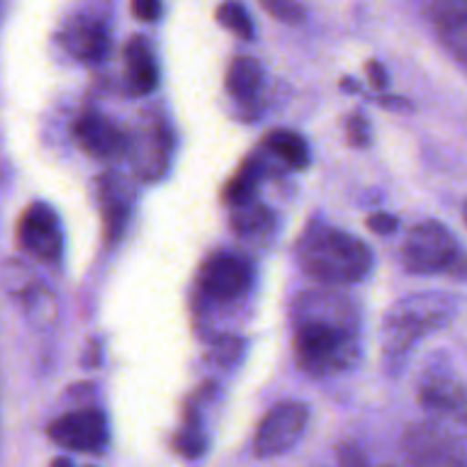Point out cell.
Here are the masks:
<instances>
[{
  "label": "cell",
  "mask_w": 467,
  "mask_h": 467,
  "mask_svg": "<svg viewBox=\"0 0 467 467\" xmlns=\"http://www.w3.org/2000/svg\"><path fill=\"white\" fill-rule=\"evenodd\" d=\"M301 265L313 281L324 285H347L369 276L374 255L358 237L336 228H319L306 235L301 244Z\"/></svg>",
  "instance_id": "obj_1"
},
{
  "label": "cell",
  "mask_w": 467,
  "mask_h": 467,
  "mask_svg": "<svg viewBox=\"0 0 467 467\" xmlns=\"http://www.w3.org/2000/svg\"><path fill=\"white\" fill-rule=\"evenodd\" d=\"M324 315L306 306L304 317L296 322L295 351L301 369L310 374H331L349 368L356 358V340L351 322L331 317L328 296H322Z\"/></svg>",
  "instance_id": "obj_2"
},
{
  "label": "cell",
  "mask_w": 467,
  "mask_h": 467,
  "mask_svg": "<svg viewBox=\"0 0 467 467\" xmlns=\"http://www.w3.org/2000/svg\"><path fill=\"white\" fill-rule=\"evenodd\" d=\"M401 260L410 274L450 272L459 260V242L445 223L424 222L406 237Z\"/></svg>",
  "instance_id": "obj_3"
},
{
  "label": "cell",
  "mask_w": 467,
  "mask_h": 467,
  "mask_svg": "<svg viewBox=\"0 0 467 467\" xmlns=\"http://www.w3.org/2000/svg\"><path fill=\"white\" fill-rule=\"evenodd\" d=\"M308 406L301 401H283L274 406L260 422L254 438V451L258 459H274L290 451L308 427Z\"/></svg>",
  "instance_id": "obj_4"
},
{
  "label": "cell",
  "mask_w": 467,
  "mask_h": 467,
  "mask_svg": "<svg viewBox=\"0 0 467 467\" xmlns=\"http://www.w3.org/2000/svg\"><path fill=\"white\" fill-rule=\"evenodd\" d=\"M46 433L62 450L91 456L103 454L109 441L105 415L94 409L59 415L46 427Z\"/></svg>",
  "instance_id": "obj_5"
},
{
  "label": "cell",
  "mask_w": 467,
  "mask_h": 467,
  "mask_svg": "<svg viewBox=\"0 0 467 467\" xmlns=\"http://www.w3.org/2000/svg\"><path fill=\"white\" fill-rule=\"evenodd\" d=\"M18 246L41 263L59 260L64 249V233L55 210L46 203H32L18 219Z\"/></svg>",
  "instance_id": "obj_6"
},
{
  "label": "cell",
  "mask_w": 467,
  "mask_h": 467,
  "mask_svg": "<svg viewBox=\"0 0 467 467\" xmlns=\"http://www.w3.org/2000/svg\"><path fill=\"white\" fill-rule=\"evenodd\" d=\"M254 283V269L244 258L233 254H217L203 265L199 285L213 301H233L244 295Z\"/></svg>",
  "instance_id": "obj_7"
},
{
  "label": "cell",
  "mask_w": 467,
  "mask_h": 467,
  "mask_svg": "<svg viewBox=\"0 0 467 467\" xmlns=\"http://www.w3.org/2000/svg\"><path fill=\"white\" fill-rule=\"evenodd\" d=\"M415 306H404L392 315L395 317L388 319L386 324V345L392 351H404L409 349L410 342H415L418 337H422L424 333L433 331L436 327H441L442 319H447L445 310H422L420 299L413 301Z\"/></svg>",
  "instance_id": "obj_8"
},
{
  "label": "cell",
  "mask_w": 467,
  "mask_h": 467,
  "mask_svg": "<svg viewBox=\"0 0 467 467\" xmlns=\"http://www.w3.org/2000/svg\"><path fill=\"white\" fill-rule=\"evenodd\" d=\"M78 146L91 158H109L126 149V137L121 128L114 126L108 117L99 112L82 114L73 128Z\"/></svg>",
  "instance_id": "obj_9"
},
{
  "label": "cell",
  "mask_w": 467,
  "mask_h": 467,
  "mask_svg": "<svg viewBox=\"0 0 467 467\" xmlns=\"http://www.w3.org/2000/svg\"><path fill=\"white\" fill-rule=\"evenodd\" d=\"M62 44L78 62L96 64L108 55L109 39L108 32L94 18H73L62 32Z\"/></svg>",
  "instance_id": "obj_10"
},
{
  "label": "cell",
  "mask_w": 467,
  "mask_h": 467,
  "mask_svg": "<svg viewBox=\"0 0 467 467\" xmlns=\"http://www.w3.org/2000/svg\"><path fill=\"white\" fill-rule=\"evenodd\" d=\"M126 76L128 87L135 96H149L160 80L153 50L144 36H132L126 44Z\"/></svg>",
  "instance_id": "obj_11"
},
{
  "label": "cell",
  "mask_w": 467,
  "mask_h": 467,
  "mask_svg": "<svg viewBox=\"0 0 467 467\" xmlns=\"http://www.w3.org/2000/svg\"><path fill=\"white\" fill-rule=\"evenodd\" d=\"M265 149L276 155L285 167L295 169V171H304L310 164L308 141L299 132L287 130V128H276V130L267 132L265 135Z\"/></svg>",
  "instance_id": "obj_12"
},
{
  "label": "cell",
  "mask_w": 467,
  "mask_h": 467,
  "mask_svg": "<svg viewBox=\"0 0 467 467\" xmlns=\"http://www.w3.org/2000/svg\"><path fill=\"white\" fill-rule=\"evenodd\" d=\"M263 67L251 55H237L226 71V91L237 100H251L263 87Z\"/></svg>",
  "instance_id": "obj_13"
},
{
  "label": "cell",
  "mask_w": 467,
  "mask_h": 467,
  "mask_svg": "<svg viewBox=\"0 0 467 467\" xmlns=\"http://www.w3.org/2000/svg\"><path fill=\"white\" fill-rule=\"evenodd\" d=\"M263 176H265V167L258 158L244 160V164L237 169L235 176H233L231 181L226 182V187H223L222 192L223 203L231 205V208H237V205L254 201V194L255 190H258Z\"/></svg>",
  "instance_id": "obj_14"
},
{
  "label": "cell",
  "mask_w": 467,
  "mask_h": 467,
  "mask_svg": "<svg viewBox=\"0 0 467 467\" xmlns=\"http://www.w3.org/2000/svg\"><path fill=\"white\" fill-rule=\"evenodd\" d=\"M467 0H441L438 7V27L442 32H450V46L463 50L465 46V27H467Z\"/></svg>",
  "instance_id": "obj_15"
},
{
  "label": "cell",
  "mask_w": 467,
  "mask_h": 467,
  "mask_svg": "<svg viewBox=\"0 0 467 467\" xmlns=\"http://www.w3.org/2000/svg\"><path fill=\"white\" fill-rule=\"evenodd\" d=\"M205 445H208V441H205L203 429H201L199 415L187 410L185 424H182L181 433H178L176 441H173V451H176L178 456H182V459L194 461L205 454Z\"/></svg>",
  "instance_id": "obj_16"
},
{
  "label": "cell",
  "mask_w": 467,
  "mask_h": 467,
  "mask_svg": "<svg viewBox=\"0 0 467 467\" xmlns=\"http://www.w3.org/2000/svg\"><path fill=\"white\" fill-rule=\"evenodd\" d=\"M237 213L233 214V226L240 235H258V233H265L267 228L274 226V214L272 210L265 208V205L254 203H242L237 205Z\"/></svg>",
  "instance_id": "obj_17"
},
{
  "label": "cell",
  "mask_w": 467,
  "mask_h": 467,
  "mask_svg": "<svg viewBox=\"0 0 467 467\" xmlns=\"http://www.w3.org/2000/svg\"><path fill=\"white\" fill-rule=\"evenodd\" d=\"M217 21L222 23L226 30H231L233 35H237L240 39L251 41L255 36L254 18L246 12V7L237 0H226L217 7Z\"/></svg>",
  "instance_id": "obj_18"
},
{
  "label": "cell",
  "mask_w": 467,
  "mask_h": 467,
  "mask_svg": "<svg viewBox=\"0 0 467 467\" xmlns=\"http://www.w3.org/2000/svg\"><path fill=\"white\" fill-rule=\"evenodd\" d=\"M260 5L269 16L287 26H299L306 21V9L296 0H260Z\"/></svg>",
  "instance_id": "obj_19"
},
{
  "label": "cell",
  "mask_w": 467,
  "mask_h": 467,
  "mask_svg": "<svg viewBox=\"0 0 467 467\" xmlns=\"http://www.w3.org/2000/svg\"><path fill=\"white\" fill-rule=\"evenodd\" d=\"M347 140L354 149H368L372 144V128L365 114L356 112L351 114L349 121H347Z\"/></svg>",
  "instance_id": "obj_20"
},
{
  "label": "cell",
  "mask_w": 467,
  "mask_h": 467,
  "mask_svg": "<svg viewBox=\"0 0 467 467\" xmlns=\"http://www.w3.org/2000/svg\"><path fill=\"white\" fill-rule=\"evenodd\" d=\"M135 18L144 23H153L162 16V0H130Z\"/></svg>",
  "instance_id": "obj_21"
},
{
  "label": "cell",
  "mask_w": 467,
  "mask_h": 467,
  "mask_svg": "<svg viewBox=\"0 0 467 467\" xmlns=\"http://www.w3.org/2000/svg\"><path fill=\"white\" fill-rule=\"evenodd\" d=\"M365 223H368L369 231L379 233V235H392V233L400 228V219L392 217V214H388V213L369 214L368 222H365Z\"/></svg>",
  "instance_id": "obj_22"
},
{
  "label": "cell",
  "mask_w": 467,
  "mask_h": 467,
  "mask_svg": "<svg viewBox=\"0 0 467 467\" xmlns=\"http://www.w3.org/2000/svg\"><path fill=\"white\" fill-rule=\"evenodd\" d=\"M337 461L342 465H363L368 463V456L351 442H342V445H337Z\"/></svg>",
  "instance_id": "obj_23"
},
{
  "label": "cell",
  "mask_w": 467,
  "mask_h": 467,
  "mask_svg": "<svg viewBox=\"0 0 467 467\" xmlns=\"http://www.w3.org/2000/svg\"><path fill=\"white\" fill-rule=\"evenodd\" d=\"M368 78H369V85L377 87V89H386L388 87V73H386V68H383L381 62L368 64Z\"/></svg>",
  "instance_id": "obj_24"
},
{
  "label": "cell",
  "mask_w": 467,
  "mask_h": 467,
  "mask_svg": "<svg viewBox=\"0 0 467 467\" xmlns=\"http://www.w3.org/2000/svg\"><path fill=\"white\" fill-rule=\"evenodd\" d=\"M53 465H71V459H55Z\"/></svg>",
  "instance_id": "obj_25"
}]
</instances>
